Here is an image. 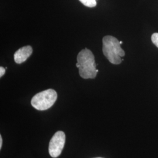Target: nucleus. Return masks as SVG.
<instances>
[{
	"label": "nucleus",
	"instance_id": "obj_8",
	"mask_svg": "<svg viewBox=\"0 0 158 158\" xmlns=\"http://www.w3.org/2000/svg\"><path fill=\"white\" fill-rule=\"evenodd\" d=\"M6 73V69L2 67L0 68V77H1Z\"/></svg>",
	"mask_w": 158,
	"mask_h": 158
},
{
	"label": "nucleus",
	"instance_id": "obj_4",
	"mask_svg": "<svg viewBox=\"0 0 158 158\" xmlns=\"http://www.w3.org/2000/svg\"><path fill=\"white\" fill-rule=\"evenodd\" d=\"M66 136L63 131L56 132L51 139L49 153L52 158L58 157L62 153L65 143Z\"/></svg>",
	"mask_w": 158,
	"mask_h": 158
},
{
	"label": "nucleus",
	"instance_id": "obj_10",
	"mask_svg": "<svg viewBox=\"0 0 158 158\" xmlns=\"http://www.w3.org/2000/svg\"><path fill=\"white\" fill-rule=\"evenodd\" d=\"M119 43H120V44H123V42H122V41H120Z\"/></svg>",
	"mask_w": 158,
	"mask_h": 158
},
{
	"label": "nucleus",
	"instance_id": "obj_3",
	"mask_svg": "<svg viewBox=\"0 0 158 158\" xmlns=\"http://www.w3.org/2000/svg\"><path fill=\"white\" fill-rule=\"evenodd\" d=\"M57 97L56 91L48 89L36 94L32 98L31 104L35 109L44 111L46 110L55 104Z\"/></svg>",
	"mask_w": 158,
	"mask_h": 158
},
{
	"label": "nucleus",
	"instance_id": "obj_5",
	"mask_svg": "<svg viewBox=\"0 0 158 158\" xmlns=\"http://www.w3.org/2000/svg\"><path fill=\"white\" fill-rule=\"evenodd\" d=\"M32 48L31 46H26L20 48L14 54V60L18 64H21L27 60L32 53Z\"/></svg>",
	"mask_w": 158,
	"mask_h": 158
},
{
	"label": "nucleus",
	"instance_id": "obj_2",
	"mask_svg": "<svg viewBox=\"0 0 158 158\" xmlns=\"http://www.w3.org/2000/svg\"><path fill=\"white\" fill-rule=\"evenodd\" d=\"M120 43L116 38L108 35L102 39V52L109 62L114 64H119L123 61L125 52L121 48Z\"/></svg>",
	"mask_w": 158,
	"mask_h": 158
},
{
	"label": "nucleus",
	"instance_id": "obj_9",
	"mask_svg": "<svg viewBox=\"0 0 158 158\" xmlns=\"http://www.w3.org/2000/svg\"><path fill=\"white\" fill-rule=\"evenodd\" d=\"M2 145V138L1 135H0V149H1Z\"/></svg>",
	"mask_w": 158,
	"mask_h": 158
},
{
	"label": "nucleus",
	"instance_id": "obj_6",
	"mask_svg": "<svg viewBox=\"0 0 158 158\" xmlns=\"http://www.w3.org/2000/svg\"><path fill=\"white\" fill-rule=\"evenodd\" d=\"M84 6L87 7H94L97 6L96 0H79Z\"/></svg>",
	"mask_w": 158,
	"mask_h": 158
},
{
	"label": "nucleus",
	"instance_id": "obj_7",
	"mask_svg": "<svg viewBox=\"0 0 158 158\" xmlns=\"http://www.w3.org/2000/svg\"><path fill=\"white\" fill-rule=\"evenodd\" d=\"M151 40L153 44L158 48V33H154L152 35Z\"/></svg>",
	"mask_w": 158,
	"mask_h": 158
},
{
	"label": "nucleus",
	"instance_id": "obj_11",
	"mask_svg": "<svg viewBox=\"0 0 158 158\" xmlns=\"http://www.w3.org/2000/svg\"></svg>",
	"mask_w": 158,
	"mask_h": 158
},
{
	"label": "nucleus",
	"instance_id": "obj_1",
	"mask_svg": "<svg viewBox=\"0 0 158 158\" xmlns=\"http://www.w3.org/2000/svg\"><path fill=\"white\" fill-rule=\"evenodd\" d=\"M76 67L79 68L80 76L85 79H94L98 70L96 69L94 56L88 49L80 51L77 57Z\"/></svg>",
	"mask_w": 158,
	"mask_h": 158
}]
</instances>
